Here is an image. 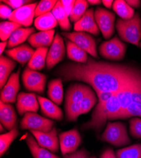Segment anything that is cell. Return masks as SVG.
<instances>
[{
  "mask_svg": "<svg viewBox=\"0 0 141 158\" xmlns=\"http://www.w3.org/2000/svg\"><path fill=\"white\" fill-rule=\"evenodd\" d=\"M60 2L64 11H65L67 15L69 17L75 5V1H74V0H68V1H67V0H61Z\"/></svg>",
  "mask_w": 141,
  "mask_h": 158,
  "instance_id": "cell-44",
  "label": "cell"
},
{
  "mask_svg": "<svg viewBox=\"0 0 141 158\" xmlns=\"http://www.w3.org/2000/svg\"><path fill=\"white\" fill-rule=\"evenodd\" d=\"M48 52V48H40L35 51L31 60L28 63V67L34 70H42L46 63V58Z\"/></svg>",
  "mask_w": 141,
  "mask_h": 158,
  "instance_id": "cell-29",
  "label": "cell"
},
{
  "mask_svg": "<svg viewBox=\"0 0 141 158\" xmlns=\"http://www.w3.org/2000/svg\"><path fill=\"white\" fill-rule=\"evenodd\" d=\"M87 2L89 4L92 5H99V4H101V3L102 2L101 1H99V0H89V1H87Z\"/></svg>",
  "mask_w": 141,
  "mask_h": 158,
  "instance_id": "cell-50",
  "label": "cell"
},
{
  "mask_svg": "<svg viewBox=\"0 0 141 158\" xmlns=\"http://www.w3.org/2000/svg\"><path fill=\"white\" fill-rule=\"evenodd\" d=\"M63 158H90L89 157V153L88 151L82 148L80 150L76 151L71 154H67L63 155Z\"/></svg>",
  "mask_w": 141,
  "mask_h": 158,
  "instance_id": "cell-43",
  "label": "cell"
},
{
  "mask_svg": "<svg viewBox=\"0 0 141 158\" xmlns=\"http://www.w3.org/2000/svg\"><path fill=\"white\" fill-rule=\"evenodd\" d=\"M48 95L50 99L56 104L62 103L63 99V89L62 80L60 78L51 81L48 84Z\"/></svg>",
  "mask_w": 141,
  "mask_h": 158,
  "instance_id": "cell-25",
  "label": "cell"
},
{
  "mask_svg": "<svg viewBox=\"0 0 141 158\" xmlns=\"http://www.w3.org/2000/svg\"><path fill=\"white\" fill-rule=\"evenodd\" d=\"M22 78L23 86L27 90L39 94L44 93L47 78L46 75L27 67L24 70Z\"/></svg>",
  "mask_w": 141,
  "mask_h": 158,
  "instance_id": "cell-9",
  "label": "cell"
},
{
  "mask_svg": "<svg viewBox=\"0 0 141 158\" xmlns=\"http://www.w3.org/2000/svg\"><path fill=\"white\" fill-rule=\"evenodd\" d=\"M96 94L91 88L89 89L81 102L80 114L88 113L97 104L98 98Z\"/></svg>",
  "mask_w": 141,
  "mask_h": 158,
  "instance_id": "cell-32",
  "label": "cell"
},
{
  "mask_svg": "<svg viewBox=\"0 0 141 158\" xmlns=\"http://www.w3.org/2000/svg\"><path fill=\"white\" fill-rule=\"evenodd\" d=\"M80 103H65L66 117L68 121L75 122L80 114Z\"/></svg>",
  "mask_w": 141,
  "mask_h": 158,
  "instance_id": "cell-37",
  "label": "cell"
},
{
  "mask_svg": "<svg viewBox=\"0 0 141 158\" xmlns=\"http://www.w3.org/2000/svg\"><path fill=\"white\" fill-rule=\"evenodd\" d=\"M54 122L43 117L34 112H27L24 114L20 122V128L23 130L48 132L53 129Z\"/></svg>",
  "mask_w": 141,
  "mask_h": 158,
  "instance_id": "cell-6",
  "label": "cell"
},
{
  "mask_svg": "<svg viewBox=\"0 0 141 158\" xmlns=\"http://www.w3.org/2000/svg\"><path fill=\"white\" fill-rule=\"evenodd\" d=\"M20 69L16 72L13 73L8 80L5 85L1 91V101L4 103H14L18 96V92L20 89L19 75Z\"/></svg>",
  "mask_w": 141,
  "mask_h": 158,
  "instance_id": "cell-14",
  "label": "cell"
},
{
  "mask_svg": "<svg viewBox=\"0 0 141 158\" xmlns=\"http://www.w3.org/2000/svg\"><path fill=\"white\" fill-rule=\"evenodd\" d=\"M98 102L92 113L91 119L84 123L83 130H93L99 133L104 128L108 120L112 118L120 111V104L116 96L112 93L97 92L96 93Z\"/></svg>",
  "mask_w": 141,
  "mask_h": 158,
  "instance_id": "cell-2",
  "label": "cell"
},
{
  "mask_svg": "<svg viewBox=\"0 0 141 158\" xmlns=\"http://www.w3.org/2000/svg\"><path fill=\"white\" fill-rule=\"evenodd\" d=\"M125 2L132 8H138L141 5L140 1H139V0H126Z\"/></svg>",
  "mask_w": 141,
  "mask_h": 158,
  "instance_id": "cell-47",
  "label": "cell"
},
{
  "mask_svg": "<svg viewBox=\"0 0 141 158\" xmlns=\"http://www.w3.org/2000/svg\"><path fill=\"white\" fill-rule=\"evenodd\" d=\"M17 109L20 115L27 112L36 113L39 109L37 97L33 93H20L17 98Z\"/></svg>",
  "mask_w": 141,
  "mask_h": 158,
  "instance_id": "cell-17",
  "label": "cell"
},
{
  "mask_svg": "<svg viewBox=\"0 0 141 158\" xmlns=\"http://www.w3.org/2000/svg\"><path fill=\"white\" fill-rule=\"evenodd\" d=\"M58 22L50 11L35 19L34 21L35 27L41 31H46L53 29L58 25Z\"/></svg>",
  "mask_w": 141,
  "mask_h": 158,
  "instance_id": "cell-27",
  "label": "cell"
},
{
  "mask_svg": "<svg viewBox=\"0 0 141 158\" xmlns=\"http://www.w3.org/2000/svg\"><path fill=\"white\" fill-rule=\"evenodd\" d=\"M140 69L130 64L97 61L89 58L85 63L66 62L56 69L54 74L65 82L77 81L90 85L96 93H117Z\"/></svg>",
  "mask_w": 141,
  "mask_h": 158,
  "instance_id": "cell-1",
  "label": "cell"
},
{
  "mask_svg": "<svg viewBox=\"0 0 141 158\" xmlns=\"http://www.w3.org/2000/svg\"><path fill=\"white\" fill-rule=\"evenodd\" d=\"M37 4V3H33L15 10L13 11L8 19L10 21L15 22L21 26L29 27L33 22Z\"/></svg>",
  "mask_w": 141,
  "mask_h": 158,
  "instance_id": "cell-13",
  "label": "cell"
},
{
  "mask_svg": "<svg viewBox=\"0 0 141 158\" xmlns=\"http://www.w3.org/2000/svg\"><path fill=\"white\" fill-rule=\"evenodd\" d=\"M31 132L35 137L39 146L51 152H56L59 149V138L57 135L56 128L48 132L31 130Z\"/></svg>",
  "mask_w": 141,
  "mask_h": 158,
  "instance_id": "cell-15",
  "label": "cell"
},
{
  "mask_svg": "<svg viewBox=\"0 0 141 158\" xmlns=\"http://www.w3.org/2000/svg\"><path fill=\"white\" fill-rule=\"evenodd\" d=\"M116 29L123 41L139 46L141 39V19L138 13L129 20L118 19Z\"/></svg>",
  "mask_w": 141,
  "mask_h": 158,
  "instance_id": "cell-3",
  "label": "cell"
},
{
  "mask_svg": "<svg viewBox=\"0 0 141 158\" xmlns=\"http://www.w3.org/2000/svg\"><path fill=\"white\" fill-rule=\"evenodd\" d=\"M102 2L105 6L108 8H110L113 6L114 2L112 1V0H103V1H102Z\"/></svg>",
  "mask_w": 141,
  "mask_h": 158,
  "instance_id": "cell-48",
  "label": "cell"
},
{
  "mask_svg": "<svg viewBox=\"0 0 141 158\" xmlns=\"http://www.w3.org/2000/svg\"><path fill=\"white\" fill-rule=\"evenodd\" d=\"M25 140L34 158H60L49 150L41 147L31 134L27 135Z\"/></svg>",
  "mask_w": 141,
  "mask_h": 158,
  "instance_id": "cell-23",
  "label": "cell"
},
{
  "mask_svg": "<svg viewBox=\"0 0 141 158\" xmlns=\"http://www.w3.org/2000/svg\"><path fill=\"white\" fill-rule=\"evenodd\" d=\"M16 63L5 56L0 58V87L2 89L6 84L8 78L12 70L16 67Z\"/></svg>",
  "mask_w": 141,
  "mask_h": 158,
  "instance_id": "cell-26",
  "label": "cell"
},
{
  "mask_svg": "<svg viewBox=\"0 0 141 158\" xmlns=\"http://www.w3.org/2000/svg\"><path fill=\"white\" fill-rule=\"evenodd\" d=\"M0 121L4 128L9 131L16 128L17 117L14 108L10 104L0 102Z\"/></svg>",
  "mask_w": 141,
  "mask_h": 158,
  "instance_id": "cell-18",
  "label": "cell"
},
{
  "mask_svg": "<svg viewBox=\"0 0 141 158\" xmlns=\"http://www.w3.org/2000/svg\"><path fill=\"white\" fill-rule=\"evenodd\" d=\"M118 158H141V143L119 149L116 152Z\"/></svg>",
  "mask_w": 141,
  "mask_h": 158,
  "instance_id": "cell-35",
  "label": "cell"
},
{
  "mask_svg": "<svg viewBox=\"0 0 141 158\" xmlns=\"http://www.w3.org/2000/svg\"><path fill=\"white\" fill-rule=\"evenodd\" d=\"M74 31L88 32L95 35L99 34V29L95 20L93 8L87 10L82 17L74 23Z\"/></svg>",
  "mask_w": 141,
  "mask_h": 158,
  "instance_id": "cell-16",
  "label": "cell"
},
{
  "mask_svg": "<svg viewBox=\"0 0 141 158\" xmlns=\"http://www.w3.org/2000/svg\"><path fill=\"white\" fill-rule=\"evenodd\" d=\"M96 23L105 39H110L114 33L115 15L103 8L97 7L94 12Z\"/></svg>",
  "mask_w": 141,
  "mask_h": 158,
  "instance_id": "cell-10",
  "label": "cell"
},
{
  "mask_svg": "<svg viewBox=\"0 0 141 158\" xmlns=\"http://www.w3.org/2000/svg\"><path fill=\"white\" fill-rule=\"evenodd\" d=\"M37 100L41 106V111L44 115L56 120L63 119V112L55 102L39 96H37Z\"/></svg>",
  "mask_w": 141,
  "mask_h": 158,
  "instance_id": "cell-21",
  "label": "cell"
},
{
  "mask_svg": "<svg viewBox=\"0 0 141 158\" xmlns=\"http://www.w3.org/2000/svg\"><path fill=\"white\" fill-rule=\"evenodd\" d=\"M0 128H1V133H3V131H5V130L3 128V126L1 124V127H0Z\"/></svg>",
  "mask_w": 141,
  "mask_h": 158,
  "instance_id": "cell-51",
  "label": "cell"
},
{
  "mask_svg": "<svg viewBox=\"0 0 141 158\" xmlns=\"http://www.w3.org/2000/svg\"><path fill=\"white\" fill-rule=\"evenodd\" d=\"M100 158H118L116 156V154H114L113 150L111 148H108L105 150L101 154Z\"/></svg>",
  "mask_w": 141,
  "mask_h": 158,
  "instance_id": "cell-46",
  "label": "cell"
},
{
  "mask_svg": "<svg viewBox=\"0 0 141 158\" xmlns=\"http://www.w3.org/2000/svg\"><path fill=\"white\" fill-rule=\"evenodd\" d=\"M60 146L63 155L71 154L77 149L81 143V137L76 128L59 134Z\"/></svg>",
  "mask_w": 141,
  "mask_h": 158,
  "instance_id": "cell-11",
  "label": "cell"
},
{
  "mask_svg": "<svg viewBox=\"0 0 141 158\" xmlns=\"http://www.w3.org/2000/svg\"><path fill=\"white\" fill-rule=\"evenodd\" d=\"M100 139L116 147L126 146L131 142L126 126L121 122L108 123Z\"/></svg>",
  "mask_w": 141,
  "mask_h": 158,
  "instance_id": "cell-4",
  "label": "cell"
},
{
  "mask_svg": "<svg viewBox=\"0 0 141 158\" xmlns=\"http://www.w3.org/2000/svg\"><path fill=\"white\" fill-rule=\"evenodd\" d=\"M35 29L34 27H27V28H19L15 31L13 32V34L10 37L7 48H14L15 46L22 44L25 40L28 39V38L34 34Z\"/></svg>",
  "mask_w": 141,
  "mask_h": 158,
  "instance_id": "cell-24",
  "label": "cell"
},
{
  "mask_svg": "<svg viewBox=\"0 0 141 158\" xmlns=\"http://www.w3.org/2000/svg\"><path fill=\"white\" fill-rule=\"evenodd\" d=\"M61 35L84 50L87 53L90 54L93 57L95 58H98L96 41L89 33L77 31L72 32H61Z\"/></svg>",
  "mask_w": 141,
  "mask_h": 158,
  "instance_id": "cell-5",
  "label": "cell"
},
{
  "mask_svg": "<svg viewBox=\"0 0 141 158\" xmlns=\"http://www.w3.org/2000/svg\"><path fill=\"white\" fill-rule=\"evenodd\" d=\"M132 116H139L141 118V104L132 102L120 116V119H126Z\"/></svg>",
  "mask_w": 141,
  "mask_h": 158,
  "instance_id": "cell-40",
  "label": "cell"
},
{
  "mask_svg": "<svg viewBox=\"0 0 141 158\" xmlns=\"http://www.w3.org/2000/svg\"><path fill=\"white\" fill-rule=\"evenodd\" d=\"M12 12L13 11L9 6L1 3V5H0V17H1L2 19H9Z\"/></svg>",
  "mask_w": 141,
  "mask_h": 158,
  "instance_id": "cell-45",
  "label": "cell"
},
{
  "mask_svg": "<svg viewBox=\"0 0 141 158\" xmlns=\"http://www.w3.org/2000/svg\"><path fill=\"white\" fill-rule=\"evenodd\" d=\"M7 56L14 59L22 66L29 62L32 58L35 51L27 44H22L5 51Z\"/></svg>",
  "mask_w": 141,
  "mask_h": 158,
  "instance_id": "cell-19",
  "label": "cell"
},
{
  "mask_svg": "<svg viewBox=\"0 0 141 158\" xmlns=\"http://www.w3.org/2000/svg\"><path fill=\"white\" fill-rule=\"evenodd\" d=\"M53 15L57 20L61 29L65 31L70 30L71 23L68 19V16L64 11L60 1H57L56 4L51 11Z\"/></svg>",
  "mask_w": 141,
  "mask_h": 158,
  "instance_id": "cell-30",
  "label": "cell"
},
{
  "mask_svg": "<svg viewBox=\"0 0 141 158\" xmlns=\"http://www.w3.org/2000/svg\"><path fill=\"white\" fill-rule=\"evenodd\" d=\"M22 26L11 21L2 22L0 23V37L2 41H6L11 35Z\"/></svg>",
  "mask_w": 141,
  "mask_h": 158,
  "instance_id": "cell-36",
  "label": "cell"
},
{
  "mask_svg": "<svg viewBox=\"0 0 141 158\" xmlns=\"http://www.w3.org/2000/svg\"><path fill=\"white\" fill-rule=\"evenodd\" d=\"M90 158H96L95 156H92V157H91Z\"/></svg>",
  "mask_w": 141,
  "mask_h": 158,
  "instance_id": "cell-53",
  "label": "cell"
},
{
  "mask_svg": "<svg viewBox=\"0 0 141 158\" xmlns=\"http://www.w3.org/2000/svg\"><path fill=\"white\" fill-rule=\"evenodd\" d=\"M65 55V48L62 37L56 34L54 41L51 45L46 58V67L48 69H53L55 66L61 61Z\"/></svg>",
  "mask_w": 141,
  "mask_h": 158,
  "instance_id": "cell-12",
  "label": "cell"
},
{
  "mask_svg": "<svg viewBox=\"0 0 141 158\" xmlns=\"http://www.w3.org/2000/svg\"><path fill=\"white\" fill-rule=\"evenodd\" d=\"M126 49V45L117 36H115L102 43L99 48V51L100 55L106 59L120 60L125 56Z\"/></svg>",
  "mask_w": 141,
  "mask_h": 158,
  "instance_id": "cell-7",
  "label": "cell"
},
{
  "mask_svg": "<svg viewBox=\"0 0 141 158\" xmlns=\"http://www.w3.org/2000/svg\"><path fill=\"white\" fill-rule=\"evenodd\" d=\"M57 1L54 0H43L37 4L35 10V17H38L46 13L52 11Z\"/></svg>",
  "mask_w": 141,
  "mask_h": 158,
  "instance_id": "cell-38",
  "label": "cell"
},
{
  "mask_svg": "<svg viewBox=\"0 0 141 158\" xmlns=\"http://www.w3.org/2000/svg\"><path fill=\"white\" fill-rule=\"evenodd\" d=\"M139 47L141 48V41L139 43Z\"/></svg>",
  "mask_w": 141,
  "mask_h": 158,
  "instance_id": "cell-52",
  "label": "cell"
},
{
  "mask_svg": "<svg viewBox=\"0 0 141 158\" xmlns=\"http://www.w3.org/2000/svg\"><path fill=\"white\" fill-rule=\"evenodd\" d=\"M88 2L85 0H77L70 15V20L75 23L84 15L88 7Z\"/></svg>",
  "mask_w": 141,
  "mask_h": 158,
  "instance_id": "cell-34",
  "label": "cell"
},
{
  "mask_svg": "<svg viewBox=\"0 0 141 158\" xmlns=\"http://www.w3.org/2000/svg\"><path fill=\"white\" fill-rule=\"evenodd\" d=\"M91 87L83 84H72L68 89L65 97V103H80Z\"/></svg>",
  "mask_w": 141,
  "mask_h": 158,
  "instance_id": "cell-22",
  "label": "cell"
},
{
  "mask_svg": "<svg viewBox=\"0 0 141 158\" xmlns=\"http://www.w3.org/2000/svg\"><path fill=\"white\" fill-rule=\"evenodd\" d=\"M8 44V41H2V43H0V54L2 55L3 51H5V49L6 47H7Z\"/></svg>",
  "mask_w": 141,
  "mask_h": 158,
  "instance_id": "cell-49",
  "label": "cell"
},
{
  "mask_svg": "<svg viewBox=\"0 0 141 158\" xmlns=\"http://www.w3.org/2000/svg\"><path fill=\"white\" fill-rule=\"evenodd\" d=\"M129 130L132 137L141 139V118H132L129 122Z\"/></svg>",
  "mask_w": 141,
  "mask_h": 158,
  "instance_id": "cell-39",
  "label": "cell"
},
{
  "mask_svg": "<svg viewBox=\"0 0 141 158\" xmlns=\"http://www.w3.org/2000/svg\"><path fill=\"white\" fill-rule=\"evenodd\" d=\"M19 132L16 128L9 131L8 133L2 134L0 136V155L2 157L10 148L11 143L18 136Z\"/></svg>",
  "mask_w": 141,
  "mask_h": 158,
  "instance_id": "cell-33",
  "label": "cell"
},
{
  "mask_svg": "<svg viewBox=\"0 0 141 158\" xmlns=\"http://www.w3.org/2000/svg\"><path fill=\"white\" fill-rule=\"evenodd\" d=\"M141 77V71L130 78L125 84L122 87V88L117 92L116 94L120 104V111L114 115L111 120L120 119V116L126 111L127 108L132 103V94L135 87V85Z\"/></svg>",
  "mask_w": 141,
  "mask_h": 158,
  "instance_id": "cell-8",
  "label": "cell"
},
{
  "mask_svg": "<svg viewBox=\"0 0 141 158\" xmlns=\"http://www.w3.org/2000/svg\"><path fill=\"white\" fill-rule=\"evenodd\" d=\"M1 2H4V3L6 4L15 10L24 5H28L31 2L25 1V0H5V1H1Z\"/></svg>",
  "mask_w": 141,
  "mask_h": 158,
  "instance_id": "cell-42",
  "label": "cell"
},
{
  "mask_svg": "<svg viewBox=\"0 0 141 158\" xmlns=\"http://www.w3.org/2000/svg\"><path fill=\"white\" fill-rule=\"evenodd\" d=\"M55 32L54 29H51L34 33L28 38L27 41L32 47L36 49L40 48H48L52 44L54 41Z\"/></svg>",
  "mask_w": 141,
  "mask_h": 158,
  "instance_id": "cell-20",
  "label": "cell"
},
{
  "mask_svg": "<svg viewBox=\"0 0 141 158\" xmlns=\"http://www.w3.org/2000/svg\"><path fill=\"white\" fill-rule=\"evenodd\" d=\"M113 10L123 20H129L135 15L134 10L123 0L114 1L113 5Z\"/></svg>",
  "mask_w": 141,
  "mask_h": 158,
  "instance_id": "cell-31",
  "label": "cell"
},
{
  "mask_svg": "<svg viewBox=\"0 0 141 158\" xmlns=\"http://www.w3.org/2000/svg\"><path fill=\"white\" fill-rule=\"evenodd\" d=\"M67 52L68 58L74 62L85 63L88 60L87 52L71 41H67Z\"/></svg>",
  "mask_w": 141,
  "mask_h": 158,
  "instance_id": "cell-28",
  "label": "cell"
},
{
  "mask_svg": "<svg viewBox=\"0 0 141 158\" xmlns=\"http://www.w3.org/2000/svg\"><path fill=\"white\" fill-rule=\"evenodd\" d=\"M132 102L141 104V77L137 82L132 92Z\"/></svg>",
  "mask_w": 141,
  "mask_h": 158,
  "instance_id": "cell-41",
  "label": "cell"
}]
</instances>
